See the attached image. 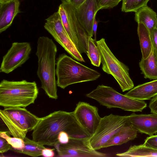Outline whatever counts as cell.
Here are the masks:
<instances>
[{"label":"cell","mask_w":157,"mask_h":157,"mask_svg":"<svg viewBox=\"0 0 157 157\" xmlns=\"http://www.w3.org/2000/svg\"><path fill=\"white\" fill-rule=\"evenodd\" d=\"M65 132L70 138L89 137L76 121L72 112L59 110L40 118L33 130L32 140L42 145L54 146L60 133Z\"/></svg>","instance_id":"6da1fadb"},{"label":"cell","mask_w":157,"mask_h":157,"mask_svg":"<svg viewBox=\"0 0 157 157\" xmlns=\"http://www.w3.org/2000/svg\"><path fill=\"white\" fill-rule=\"evenodd\" d=\"M57 52V46L52 39L45 36L38 38L36 53L38 58L37 75L41 88L50 98L55 99L58 97L56 78Z\"/></svg>","instance_id":"7a4b0ae2"},{"label":"cell","mask_w":157,"mask_h":157,"mask_svg":"<svg viewBox=\"0 0 157 157\" xmlns=\"http://www.w3.org/2000/svg\"><path fill=\"white\" fill-rule=\"evenodd\" d=\"M38 93L35 81L3 79L0 83V105L4 108H25L34 103Z\"/></svg>","instance_id":"3957f363"},{"label":"cell","mask_w":157,"mask_h":157,"mask_svg":"<svg viewBox=\"0 0 157 157\" xmlns=\"http://www.w3.org/2000/svg\"><path fill=\"white\" fill-rule=\"evenodd\" d=\"M56 71L57 86L63 89L75 83L95 80L101 75L65 53L60 54L57 59Z\"/></svg>","instance_id":"277c9868"},{"label":"cell","mask_w":157,"mask_h":157,"mask_svg":"<svg viewBox=\"0 0 157 157\" xmlns=\"http://www.w3.org/2000/svg\"><path fill=\"white\" fill-rule=\"evenodd\" d=\"M108 108H116L134 112H142L147 106L143 100H136L119 93L112 87L101 85L86 94Z\"/></svg>","instance_id":"5b68a950"},{"label":"cell","mask_w":157,"mask_h":157,"mask_svg":"<svg viewBox=\"0 0 157 157\" xmlns=\"http://www.w3.org/2000/svg\"><path fill=\"white\" fill-rule=\"evenodd\" d=\"M0 117L8 129V133L23 139L28 132L33 130L40 118L25 108L21 107L0 109Z\"/></svg>","instance_id":"8992f818"},{"label":"cell","mask_w":157,"mask_h":157,"mask_svg":"<svg viewBox=\"0 0 157 157\" xmlns=\"http://www.w3.org/2000/svg\"><path fill=\"white\" fill-rule=\"evenodd\" d=\"M96 44L100 52L103 71L113 76L123 92L133 88L134 84L130 77L128 67L115 57L105 39L101 38L97 41Z\"/></svg>","instance_id":"52a82bcc"},{"label":"cell","mask_w":157,"mask_h":157,"mask_svg":"<svg viewBox=\"0 0 157 157\" xmlns=\"http://www.w3.org/2000/svg\"><path fill=\"white\" fill-rule=\"evenodd\" d=\"M130 124L128 116L111 114L101 118L95 131L89 138L90 146L95 150L103 148L104 145L113 136Z\"/></svg>","instance_id":"ba28073f"},{"label":"cell","mask_w":157,"mask_h":157,"mask_svg":"<svg viewBox=\"0 0 157 157\" xmlns=\"http://www.w3.org/2000/svg\"><path fill=\"white\" fill-rule=\"evenodd\" d=\"M46 21L44 28L55 40L74 58L79 61L85 62L81 54L66 32L58 11Z\"/></svg>","instance_id":"9c48e42d"},{"label":"cell","mask_w":157,"mask_h":157,"mask_svg":"<svg viewBox=\"0 0 157 157\" xmlns=\"http://www.w3.org/2000/svg\"><path fill=\"white\" fill-rule=\"evenodd\" d=\"M89 137L70 138L67 143L62 144L58 143L54 147L58 156L60 157L109 156V154L99 152L93 149L89 143Z\"/></svg>","instance_id":"30bf717a"},{"label":"cell","mask_w":157,"mask_h":157,"mask_svg":"<svg viewBox=\"0 0 157 157\" xmlns=\"http://www.w3.org/2000/svg\"><path fill=\"white\" fill-rule=\"evenodd\" d=\"M61 4L62 7L59 12L62 21L70 27L75 33L78 41L80 53H86L90 36L79 21L75 8L67 0H62Z\"/></svg>","instance_id":"8fae6325"},{"label":"cell","mask_w":157,"mask_h":157,"mask_svg":"<svg viewBox=\"0 0 157 157\" xmlns=\"http://www.w3.org/2000/svg\"><path fill=\"white\" fill-rule=\"evenodd\" d=\"M31 50L29 42L13 43L3 57L0 72L8 74L21 67L29 59Z\"/></svg>","instance_id":"7c38bea8"},{"label":"cell","mask_w":157,"mask_h":157,"mask_svg":"<svg viewBox=\"0 0 157 157\" xmlns=\"http://www.w3.org/2000/svg\"><path fill=\"white\" fill-rule=\"evenodd\" d=\"M72 113L84 130L90 136L92 135L101 119L97 107L86 102L79 101Z\"/></svg>","instance_id":"4fadbf2b"},{"label":"cell","mask_w":157,"mask_h":157,"mask_svg":"<svg viewBox=\"0 0 157 157\" xmlns=\"http://www.w3.org/2000/svg\"><path fill=\"white\" fill-rule=\"evenodd\" d=\"M75 11L78 20L88 35L93 36V26L97 13L96 0H86Z\"/></svg>","instance_id":"5bb4252c"},{"label":"cell","mask_w":157,"mask_h":157,"mask_svg":"<svg viewBox=\"0 0 157 157\" xmlns=\"http://www.w3.org/2000/svg\"><path fill=\"white\" fill-rule=\"evenodd\" d=\"M128 117L130 124L139 132L150 136L157 132V114L138 115L133 113Z\"/></svg>","instance_id":"9a60e30c"},{"label":"cell","mask_w":157,"mask_h":157,"mask_svg":"<svg viewBox=\"0 0 157 157\" xmlns=\"http://www.w3.org/2000/svg\"><path fill=\"white\" fill-rule=\"evenodd\" d=\"M19 0H13L0 3V33L5 31L12 24L16 16L20 13Z\"/></svg>","instance_id":"2e32d148"},{"label":"cell","mask_w":157,"mask_h":157,"mask_svg":"<svg viewBox=\"0 0 157 157\" xmlns=\"http://www.w3.org/2000/svg\"><path fill=\"white\" fill-rule=\"evenodd\" d=\"M125 95L139 100H150L157 95V79L138 85Z\"/></svg>","instance_id":"e0dca14e"},{"label":"cell","mask_w":157,"mask_h":157,"mask_svg":"<svg viewBox=\"0 0 157 157\" xmlns=\"http://www.w3.org/2000/svg\"><path fill=\"white\" fill-rule=\"evenodd\" d=\"M138 131L130 124L121 129L113 136L104 145L103 148L119 145L134 139Z\"/></svg>","instance_id":"ac0fdd59"},{"label":"cell","mask_w":157,"mask_h":157,"mask_svg":"<svg viewBox=\"0 0 157 157\" xmlns=\"http://www.w3.org/2000/svg\"><path fill=\"white\" fill-rule=\"evenodd\" d=\"M135 19L138 23H143L148 29L150 33L157 27L156 13L147 5L144 6L136 11Z\"/></svg>","instance_id":"d6986e66"},{"label":"cell","mask_w":157,"mask_h":157,"mask_svg":"<svg viewBox=\"0 0 157 157\" xmlns=\"http://www.w3.org/2000/svg\"><path fill=\"white\" fill-rule=\"evenodd\" d=\"M137 33L142 55V58L146 59L151 54L153 44L150 31L142 23H138Z\"/></svg>","instance_id":"ffe728a7"},{"label":"cell","mask_w":157,"mask_h":157,"mask_svg":"<svg viewBox=\"0 0 157 157\" xmlns=\"http://www.w3.org/2000/svg\"><path fill=\"white\" fill-rule=\"evenodd\" d=\"M139 65L144 78L157 79V60L153 47L149 56L146 59L142 58Z\"/></svg>","instance_id":"44dd1931"},{"label":"cell","mask_w":157,"mask_h":157,"mask_svg":"<svg viewBox=\"0 0 157 157\" xmlns=\"http://www.w3.org/2000/svg\"><path fill=\"white\" fill-rule=\"evenodd\" d=\"M120 157H157V150L148 147L143 144L131 146L125 152L116 154Z\"/></svg>","instance_id":"7402d4cb"},{"label":"cell","mask_w":157,"mask_h":157,"mask_svg":"<svg viewBox=\"0 0 157 157\" xmlns=\"http://www.w3.org/2000/svg\"><path fill=\"white\" fill-rule=\"evenodd\" d=\"M24 140L25 147L22 149L19 150L12 147L11 150L17 153L32 157H37L42 155V150L45 148L44 145L29 139L26 136Z\"/></svg>","instance_id":"603a6c76"},{"label":"cell","mask_w":157,"mask_h":157,"mask_svg":"<svg viewBox=\"0 0 157 157\" xmlns=\"http://www.w3.org/2000/svg\"><path fill=\"white\" fill-rule=\"evenodd\" d=\"M86 54L93 65L97 67L100 66L101 63L100 52L96 41L90 36L89 38Z\"/></svg>","instance_id":"cb8c5ba5"},{"label":"cell","mask_w":157,"mask_h":157,"mask_svg":"<svg viewBox=\"0 0 157 157\" xmlns=\"http://www.w3.org/2000/svg\"><path fill=\"white\" fill-rule=\"evenodd\" d=\"M150 0H123L121 11L124 12H136L141 7L147 5Z\"/></svg>","instance_id":"d4e9b609"},{"label":"cell","mask_w":157,"mask_h":157,"mask_svg":"<svg viewBox=\"0 0 157 157\" xmlns=\"http://www.w3.org/2000/svg\"><path fill=\"white\" fill-rule=\"evenodd\" d=\"M8 132L1 131L0 137L6 139L8 143L14 149L21 150L25 147V142L24 139L15 137H11L7 134Z\"/></svg>","instance_id":"484cf974"},{"label":"cell","mask_w":157,"mask_h":157,"mask_svg":"<svg viewBox=\"0 0 157 157\" xmlns=\"http://www.w3.org/2000/svg\"><path fill=\"white\" fill-rule=\"evenodd\" d=\"M123 0H96L97 11L103 9L112 8Z\"/></svg>","instance_id":"4316f807"},{"label":"cell","mask_w":157,"mask_h":157,"mask_svg":"<svg viewBox=\"0 0 157 157\" xmlns=\"http://www.w3.org/2000/svg\"><path fill=\"white\" fill-rule=\"evenodd\" d=\"M145 146L157 150V135L147 137L143 144Z\"/></svg>","instance_id":"83f0119b"},{"label":"cell","mask_w":157,"mask_h":157,"mask_svg":"<svg viewBox=\"0 0 157 157\" xmlns=\"http://www.w3.org/2000/svg\"><path fill=\"white\" fill-rule=\"evenodd\" d=\"M12 146L3 138L0 137V153L3 154L11 149Z\"/></svg>","instance_id":"f1b7e54d"},{"label":"cell","mask_w":157,"mask_h":157,"mask_svg":"<svg viewBox=\"0 0 157 157\" xmlns=\"http://www.w3.org/2000/svg\"><path fill=\"white\" fill-rule=\"evenodd\" d=\"M151 35L155 54L157 60V27L153 30Z\"/></svg>","instance_id":"f546056e"},{"label":"cell","mask_w":157,"mask_h":157,"mask_svg":"<svg viewBox=\"0 0 157 157\" xmlns=\"http://www.w3.org/2000/svg\"><path fill=\"white\" fill-rule=\"evenodd\" d=\"M70 137L67 133L62 132L59 133L58 136V142L62 144L67 143L69 140Z\"/></svg>","instance_id":"4dcf8cb0"},{"label":"cell","mask_w":157,"mask_h":157,"mask_svg":"<svg viewBox=\"0 0 157 157\" xmlns=\"http://www.w3.org/2000/svg\"><path fill=\"white\" fill-rule=\"evenodd\" d=\"M149 107L151 113L157 114V95L151 99L149 102Z\"/></svg>","instance_id":"1f68e13d"},{"label":"cell","mask_w":157,"mask_h":157,"mask_svg":"<svg viewBox=\"0 0 157 157\" xmlns=\"http://www.w3.org/2000/svg\"><path fill=\"white\" fill-rule=\"evenodd\" d=\"M55 149H50L46 148L43 149L42 151V155L45 157H52L54 156L55 153L54 150Z\"/></svg>","instance_id":"d6a6232c"},{"label":"cell","mask_w":157,"mask_h":157,"mask_svg":"<svg viewBox=\"0 0 157 157\" xmlns=\"http://www.w3.org/2000/svg\"><path fill=\"white\" fill-rule=\"evenodd\" d=\"M76 8H78L86 0H67Z\"/></svg>","instance_id":"836d02e7"},{"label":"cell","mask_w":157,"mask_h":157,"mask_svg":"<svg viewBox=\"0 0 157 157\" xmlns=\"http://www.w3.org/2000/svg\"><path fill=\"white\" fill-rule=\"evenodd\" d=\"M99 21L96 20V17L94 18L93 26V34L94 36V40L96 41V34L98 24Z\"/></svg>","instance_id":"e575fe53"},{"label":"cell","mask_w":157,"mask_h":157,"mask_svg":"<svg viewBox=\"0 0 157 157\" xmlns=\"http://www.w3.org/2000/svg\"><path fill=\"white\" fill-rule=\"evenodd\" d=\"M13 0H0V3H4L10 2Z\"/></svg>","instance_id":"d590c367"}]
</instances>
